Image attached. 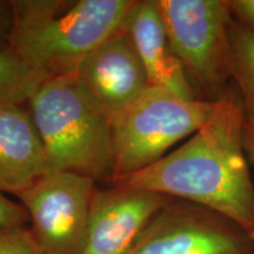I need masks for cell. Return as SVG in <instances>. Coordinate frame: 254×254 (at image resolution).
I'll return each mask as SVG.
<instances>
[{"label":"cell","mask_w":254,"mask_h":254,"mask_svg":"<svg viewBox=\"0 0 254 254\" xmlns=\"http://www.w3.org/2000/svg\"><path fill=\"white\" fill-rule=\"evenodd\" d=\"M74 75L110 118L134 103L151 86L124 26L91 51Z\"/></svg>","instance_id":"obj_9"},{"label":"cell","mask_w":254,"mask_h":254,"mask_svg":"<svg viewBox=\"0 0 254 254\" xmlns=\"http://www.w3.org/2000/svg\"><path fill=\"white\" fill-rule=\"evenodd\" d=\"M136 0H15L9 47L44 79L74 74L123 28Z\"/></svg>","instance_id":"obj_2"},{"label":"cell","mask_w":254,"mask_h":254,"mask_svg":"<svg viewBox=\"0 0 254 254\" xmlns=\"http://www.w3.org/2000/svg\"><path fill=\"white\" fill-rule=\"evenodd\" d=\"M230 72L240 94L246 125L254 128V33L234 19L230 27Z\"/></svg>","instance_id":"obj_12"},{"label":"cell","mask_w":254,"mask_h":254,"mask_svg":"<svg viewBox=\"0 0 254 254\" xmlns=\"http://www.w3.org/2000/svg\"><path fill=\"white\" fill-rule=\"evenodd\" d=\"M218 103L185 99L165 88L148 87L110 118L113 179L140 172L163 159L173 145L194 134L213 117Z\"/></svg>","instance_id":"obj_4"},{"label":"cell","mask_w":254,"mask_h":254,"mask_svg":"<svg viewBox=\"0 0 254 254\" xmlns=\"http://www.w3.org/2000/svg\"><path fill=\"white\" fill-rule=\"evenodd\" d=\"M244 147L250 163L254 166V128L247 126L245 127V135H244ZM251 238L254 241V230L250 233Z\"/></svg>","instance_id":"obj_18"},{"label":"cell","mask_w":254,"mask_h":254,"mask_svg":"<svg viewBox=\"0 0 254 254\" xmlns=\"http://www.w3.org/2000/svg\"><path fill=\"white\" fill-rule=\"evenodd\" d=\"M50 171L28 106L0 105V192L18 196Z\"/></svg>","instance_id":"obj_10"},{"label":"cell","mask_w":254,"mask_h":254,"mask_svg":"<svg viewBox=\"0 0 254 254\" xmlns=\"http://www.w3.org/2000/svg\"><path fill=\"white\" fill-rule=\"evenodd\" d=\"M245 127L240 94L231 86L213 117L185 144L140 172L110 183L204 206L251 233L254 185L244 147Z\"/></svg>","instance_id":"obj_1"},{"label":"cell","mask_w":254,"mask_h":254,"mask_svg":"<svg viewBox=\"0 0 254 254\" xmlns=\"http://www.w3.org/2000/svg\"><path fill=\"white\" fill-rule=\"evenodd\" d=\"M173 199L128 187L95 189L80 254H126L152 219Z\"/></svg>","instance_id":"obj_8"},{"label":"cell","mask_w":254,"mask_h":254,"mask_svg":"<svg viewBox=\"0 0 254 254\" xmlns=\"http://www.w3.org/2000/svg\"><path fill=\"white\" fill-rule=\"evenodd\" d=\"M151 86L185 99H196L182 64L173 53L155 0H136L125 24Z\"/></svg>","instance_id":"obj_11"},{"label":"cell","mask_w":254,"mask_h":254,"mask_svg":"<svg viewBox=\"0 0 254 254\" xmlns=\"http://www.w3.org/2000/svg\"><path fill=\"white\" fill-rule=\"evenodd\" d=\"M13 30V8L11 1L0 0V51L11 50L9 41Z\"/></svg>","instance_id":"obj_17"},{"label":"cell","mask_w":254,"mask_h":254,"mask_svg":"<svg viewBox=\"0 0 254 254\" xmlns=\"http://www.w3.org/2000/svg\"><path fill=\"white\" fill-rule=\"evenodd\" d=\"M173 53L196 99L218 103L231 88L226 0H155Z\"/></svg>","instance_id":"obj_5"},{"label":"cell","mask_w":254,"mask_h":254,"mask_svg":"<svg viewBox=\"0 0 254 254\" xmlns=\"http://www.w3.org/2000/svg\"><path fill=\"white\" fill-rule=\"evenodd\" d=\"M234 21L254 33V0H226Z\"/></svg>","instance_id":"obj_16"},{"label":"cell","mask_w":254,"mask_h":254,"mask_svg":"<svg viewBox=\"0 0 254 254\" xmlns=\"http://www.w3.org/2000/svg\"><path fill=\"white\" fill-rule=\"evenodd\" d=\"M27 104L52 170L113 179L111 119L74 74L45 79Z\"/></svg>","instance_id":"obj_3"},{"label":"cell","mask_w":254,"mask_h":254,"mask_svg":"<svg viewBox=\"0 0 254 254\" xmlns=\"http://www.w3.org/2000/svg\"><path fill=\"white\" fill-rule=\"evenodd\" d=\"M126 254H254V241L225 215L173 199Z\"/></svg>","instance_id":"obj_7"},{"label":"cell","mask_w":254,"mask_h":254,"mask_svg":"<svg viewBox=\"0 0 254 254\" xmlns=\"http://www.w3.org/2000/svg\"><path fill=\"white\" fill-rule=\"evenodd\" d=\"M0 254H44L31 228L0 230Z\"/></svg>","instance_id":"obj_14"},{"label":"cell","mask_w":254,"mask_h":254,"mask_svg":"<svg viewBox=\"0 0 254 254\" xmlns=\"http://www.w3.org/2000/svg\"><path fill=\"white\" fill-rule=\"evenodd\" d=\"M95 182L52 170L18 195L44 254H80L86 239Z\"/></svg>","instance_id":"obj_6"},{"label":"cell","mask_w":254,"mask_h":254,"mask_svg":"<svg viewBox=\"0 0 254 254\" xmlns=\"http://www.w3.org/2000/svg\"><path fill=\"white\" fill-rule=\"evenodd\" d=\"M28 222V215L21 204L12 201L0 192V230L25 227Z\"/></svg>","instance_id":"obj_15"},{"label":"cell","mask_w":254,"mask_h":254,"mask_svg":"<svg viewBox=\"0 0 254 254\" xmlns=\"http://www.w3.org/2000/svg\"><path fill=\"white\" fill-rule=\"evenodd\" d=\"M44 80L13 51H0V105L27 103Z\"/></svg>","instance_id":"obj_13"}]
</instances>
